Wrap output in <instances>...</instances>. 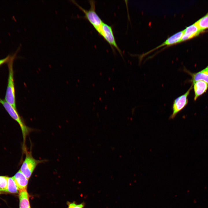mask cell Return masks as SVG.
<instances>
[{
  "instance_id": "obj_1",
  "label": "cell",
  "mask_w": 208,
  "mask_h": 208,
  "mask_svg": "<svg viewBox=\"0 0 208 208\" xmlns=\"http://www.w3.org/2000/svg\"><path fill=\"white\" fill-rule=\"evenodd\" d=\"M16 53L11 56L8 62L9 75L5 100L16 109L13 64Z\"/></svg>"
},
{
  "instance_id": "obj_2",
  "label": "cell",
  "mask_w": 208,
  "mask_h": 208,
  "mask_svg": "<svg viewBox=\"0 0 208 208\" xmlns=\"http://www.w3.org/2000/svg\"><path fill=\"white\" fill-rule=\"evenodd\" d=\"M72 1L84 12L85 15L83 18L87 19L90 23L100 35L103 22L96 12L95 1H89L90 7L88 10H85L75 1Z\"/></svg>"
},
{
  "instance_id": "obj_3",
  "label": "cell",
  "mask_w": 208,
  "mask_h": 208,
  "mask_svg": "<svg viewBox=\"0 0 208 208\" xmlns=\"http://www.w3.org/2000/svg\"><path fill=\"white\" fill-rule=\"evenodd\" d=\"M0 103L3 106L10 116L19 124L21 128L23 138L24 146H25L26 137L32 131V129L27 127L19 116L16 109L5 100L0 98Z\"/></svg>"
},
{
  "instance_id": "obj_4",
  "label": "cell",
  "mask_w": 208,
  "mask_h": 208,
  "mask_svg": "<svg viewBox=\"0 0 208 208\" xmlns=\"http://www.w3.org/2000/svg\"><path fill=\"white\" fill-rule=\"evenodd\" d=\"M26 156L20 170L25 177L29 179L37 166L46 161V160H37L33 157L31 151H26Z\"/></svg>"
},
{
  "instance_id": "obj_5",
  "label": "cell",
  "mask_w": 208,
  "mask_h": 208,
  "mask_svg": "<svg viewBox=\"0 0 208 208\" xmlns=\"http://www.w3.org/2000/svg\"><path fill=\"white\" fill-rule=\"evenodd\" d=\"M192 88V85L184 94L174 100L172 106V112L170 117V119L174 118L178 113L187 105L188 103V97Z\"/></svg>"
},
{
  "instance_id": "obj_6",
  "label": "cell",
  "mask_w": 208,
  "mask_h": 208,
  "mask_svg": "<svg viewBox=\"0 0 208 208\" xmlns=\"http://www.w3.org/2000/svg\"><path fill=\"white\" fill-rule=\"evenodd\" d=\"M100 35L104 38L112 47L115 48L120 54H122L121 51L116 43L111 26L103 23L102 26Z\"/></svg>"
},
{
  "instance_id": "obj_7",
  "label": "cell",
  "mask_w": 208,
  "mask_h": 208,
  "mask_svg": "<svg viewBox=\"0 0 208 208\" xmlns=\"http://www.w3.org/2000/svg\"><path fill=\"white\" fill-rule=\"evenodd\" d=\"M183 33V31L182 30L175 33L168 38L161 44L152 49L150 51H149L145 53H143L141 55H140L139 58L140 59V60L141 61L143 57L146 55L162 46L165 45H166V46H169L181 42V39Z\"/></svg>"
},
{
  "instance_id": "obj_8",
  "label": "cell",
  "mask_w": 208,
  "mask_h": 208,
  "mask_svg": "<svg viewBox=\"0 0 208 208\" xmlns=\"http://www.w3.org/2000/svg\"><path fill=\"white\" fill-rule=\"evenodd\" d=\"M184 71L189 75L191 77L190 80L192 83L198 81H204L208 84V65L202 70L196 73H192L184 69Z\"/></svg>"
},
{
  "instance_id": "obj_9",
  "label": "cell",
  "mask_w": 208,
  "mask_h": 208,
  "mask_svg": "<svg viewBox=\"0 0 208 208\" xmlns=\"http://www.w3.org/2000/svg\"><path fill=\"white\" fill-rule=\"evenodd\" d=\"M183 31L181 42L196 36L201 32L195 23L187 27Z\"/></svg>"
},
{
  "instance_id": "obj_10",
  "label": "cell",
  "mask_w": 208,
  "mask_h": 208,
  "mask_svg": "<svg viewBox=\"0 0 208 208\" xmlns=\"http://www.w3.org/2000/svg\"><path fill=\"white\" fill-rule=\"evenodd\" d=\"M194 92V99L196 101L200 96L206 92L208 89V84L202 81H198L192 83Z\"/></svg>"
},
{
  "instance_id": "obj_11",
  "label": "cell",
  "mask_w": 208,
  "mask_h": 208,
  "mask_svg": "<svg viewBox=\"0 0 208 208\" xmlns=\"http://www.w3.org/2000/svg\"><path fill=\"white\" fill-rule=\"evenodd\" d=\"M12 177L16 183L19 192L22 190H26L28 179L20 170Z\"/></svg>"
},
{
  "instance_id": "obj_12",
  "label": "cell",
  "mask_w": 208,
  "mask_h": 208,
  "mask_svg": "<svg viewBox=\"0 0 208 208\" xmlns=\"http://www.w3.org/2000/svg\"><path fill=\"white\" fill-rule=\"evenodd\" d=\"M19 208H31L27 190L19 192Z\"/></svg>"
},
{
  "instance_id": "obj_13",
  "label": "cell",
  "mask_w": 208,
  "mask_h": 208,
  "mask_svg": "<svg viewBox=\"0 0 208 208\" xmlns=\"http://www.w3.org/2000/svg\"><path fill=\"white\" fill-rule=\"evenodd\" d=\"M202 32L208 28V12L204 16L195 23Z\"/></svg>"
},
{
  "instance_id": "obj_14",
  "label": "cell",
  "mask_w": 208,
  "mask_h": 208,
  "mask_svg": "<svg viewBox=\"0 0 208 208\" xmlns=\"http://www.w3.org/2000/svg\"><path fill=\"white\" fill-rule=\"evenodd\" d=\"M7 192L12 193H18L17 187L12 177L8 178Z\"/></svg>"
},
{
  "instance_id": "obj_15",
  "label": "cell",
  "mask_w": 208,
  "mask_h": 208,
  "mask_svg": "<svg viewBox=\"0 0 208 208\" xmlns=\"http://www.w3.org/2000/svg\"><path fill=\"white\" fill-rule=\"evenodd\" d=\"M9 177L6 176H0V191L7 192Z\"/></svg>"
},
{
  "instance_id": "obj_16",
  "label": "cell",
  "mask_w": 208,
  "mask_h": 208,
  "mask_svg": "<svg viewBox=\"0 0 208 208\" xmlns=\"http://www.w3.org/2000/svg\"><path fill=\"white\" fill-rule=\"evenodd\" d=\"M84 205V203L79 204H76L74 202L69 203L68 204V208H83Z\"/></svg>"
},
{
  "instance_id": "obj_17",
  "label": "cell",
  "mask_w": 208,
  "mask_h": 208,
  "mask_svg": "<svg viewBox=\"0 0 208 208\" xmlns=\"http://www.w3.org/2000/svg\"><path fill=\"white\" fill-rule=\"evenodd\" d=\"M10 57L11 56L8 55L5 58L0 60V66L5 63L8 62L10 59Z\"/></svg>"
},
{
  "instance_id": "obj_18",
  "label": "cell",
  "mask_w": 208,
  "mask_h": 208,
  "mask_svg": "<svg viewBox=\"0 0 208 208\" xmlns=\"http://www.w3.org/2000/svg\"><path fill=\"white\" fill-rule=\"evenodd\" d=\"M1 192H0V194H1Z\"/></svg>"
}]
</instances>
